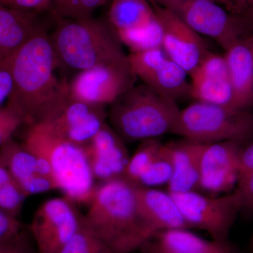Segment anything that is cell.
<instances>
[{
  "instance_id": "obj_37",
  "label": "cell",
  "mask_w": 253,
  "mask_h": 253,
  "mask_svg": "<svg viewBox=\"0 0 253 253\" xmlns=\"http://www.w3.org/2000/svg\"><path fill=\"white\" fill-rule=\"evenodd\" d=\"M253 171V141L245 144L240 151L239 174Z\"/></svg>"
},
{
  "instance_id": "obj_24",
  "label": "cell",
  "mask_w": 253,
  "mask_h": 253,
  "mask_svg": "<svg viewBox=\"0 0 253 253\" xmlns=\"http://www.w3.org/2000/svg\"><path fill=\"white\" fill-rule=\"evenodd\" d=\"M117 36L123 45L126 46L130 53L162 48V27L156 16L153 21L142 27L121 32L117 33Z\"/></svg>"
},
{
  "instance_id": "obj_19",
  "label": "cell",
  "mask_w": 253,
  "mask_h": 253,
  "mask_svg": "<svg viewBox=\"0 0 253 253\" xmlns=\"http://www.w3.org/2000/svg\"><path fill=\"white\" fill-rule=\"evenodd\" d=\"M173 166L172 179L168 184L170 194L196 191L199 188L200 165L204 143L183 138L167 143Z\"/></svg>"
},
{
  "instance_id": "obj_12",
  "label": "cell",
  "mask_w": 253,
  "mask_h": 253,
  "mask_svg": "<svg viewBox=\"0 0 253 253\" xmlns=\"http://www.w3.org/2000/svg\"><path fill=\"white\" fill-rule=\"evenodd\" d=\"M151 4L162 27L163 49L189 76L209 52L207 43L169 10Z\"/></svg>"
},
{
  "instance_id": "obj_5",
  "label": "cell",
  "mask_w": 253,
  "mask_h": 253,
  "mask_svg": "<svg viewBox=\"0 0 253 253\" xmlns=\"http://www.w3.org/2000/svg\"><path fill=\"white\" fill-rule=\"evenodd\" d=\"M180 111L176 101L142 83L110 105L108 118L124 142H141L173 134Z\"/></svg>"
},
{
  "instance_id": "obj_29",
  "label": "cell",
  "mask_w": 253,
  "mask_h": 253,
  "mask_svg": "<svg viewBox=\"0 0 253 253\" xmlns=\"http://www.w3.org/2000/svg\"><path fill=\"white\" fill-rule=\"evenodd\" d=\"M26 196L14 180L0 186V210L18 217Z\"/></svg>"
},
{
  "instance_id": "obj_22",
  "label": "cell",
  "mask_w": 253,
  "mask_h": 253,
  "mask_svg": "<svg viewBox=\"0 0 253 253\" xmlns=\"http://www.w3.org/2000/svg\"><path fill=\"white\" fill-rule=\"evenodd\" d=\"M107 20L116 34L148 24L156 17L149 0H110Z\"/></svg>"
},
{
  "instance_id": "obj_39",
  "label": "cell",
  "mask_w": 253,
  "mask_h": 253,
  "mask_svg": "<svg viewBox=\"0 0 253 253\" xmlns=\"http://www.w3.org/2000/svg\"><path fill=\"white\" fill-rule=\"evenodd\" d=\"M238 16L241 18L248 34L249 36L253 34V7Z\"/></svg>"
},
{
  "instance_id": "obj_11",
  "label": "cell",
  "mask_w": 253,
  "mask_h": 253,
  "mask_svg": "<svg viewBox=\"0 0 253 253\" xmlns=\"http://www.w3.org/2000/svg\"><path fill=\"white\" fill-rule=\"evenodd\" d=\"M128 58L136 78L151 89L176 102L191 98L188 73L163 48L130 53Z\"/></svg>"
},
{
  "instance_id": "obj_26",
  "label": "cell",
  "mask_w": 253,
  "mask_h": 253,
  "mask_svg": "<svg viewBox=\"0 0 253 253\" xmlns=\"http://www.w3.org/2000/svg\"><path fill=\"white\" fill-rule=\"evenodd\" d=\"M173 166L169 148L163 144L159 152L148 169L139 178L136 186L155 188L166 184L172 179Z\"/></svg>"
},
{
  "instance_id": "obj_18",
  "label": "cell",
  "mask_w": 253,
  "mask_h": 253,
  "mask_svg": "<svg viewBox=\"0 0 253 253\" xmlns=\"http://www.w3.org/2000/svg\"><path fill=\"white\" fill-rule=\"evenodd\" d=\"M236 109L249 110L253 105V53L249 36L241 38L224 54Z\"/></svg>"
},
{
  "instance_id": "obj_4",
  "label": "cell",
  "mask_w": 253,
  "mask_h": 253,
  "mask_svg": "<svg viewBox=\"0 0 253 253\" xmlns=\"http://www.w3.org/2000/svg\"><path fill=\"white\" fill-rule=\"evenodd\" d=\"M22 144L49 163L57 190L65 197L76 204H89L97 185L85 146L58 135L46 123L28 126Z\"/></svg>"
},
{
  "instance_id": "obj_45",
  "label": "cell",
  "mask_w": 253,
  "mask_h": 253,
  "mask_svg": "<svg viewBox=\"0 0 253 253\" xmlns=\"http://www.w3.org/2000/svg\"><path fill=\"white\" fill-rule=\"evenodd\" d=\"M0 6H1V4H0Z\"/></svg>"
},
{
  "instance_id": "obj_40",
  "label": "cell",
  "mask_w": 253,
  "mask_h": 253,
  "mask_svg": "<svg viewBox=\"0 0 253 253\" xmlns=\"http://www.w3.org/2000/svg\"><path fill=\"white\" fill-rule=\"evenodd\" d=\"M140 250L144 253H171L158 246L151 239L145 243Z\"/></svg>"
},
{
  "instance_id": "obj_20",
  "label": "cell",
  "mask_w": 253,
  "mask_h": 253,
  "mask_svg": "<svg viewBox=\"0 0 253 253\" xmlns=\"http://www.w3.org/2000/svg\"><path fill=\"white\" fill-rule=\"evenodd\" d=\"M41 14L0 6V58L12 56L32 37L46 29Z\"/></svg>"
},
{
  "instance_id": "obj_30",
  "label": "cell",
  "mask_w": 253,
  "mask_h": 253,
  "mask_svg": "<svg viewBox=\"0 0 253 253\" xmlns=\"http://www.w3.org/2000/svg\"><path fill=\"white\" fill-rule=\"evenodd\" d=\"M23 125L21 118L8 106H0V147Z\"/></svg>"
},
{
  "instance_id": "obj_38",
  "label": "cell",
  "mask_w": 253,
  "mask_h": 253,
  "mask_svg": "<svg viewBox=\"0 0 253 253\" xmlns=\"http://www.w3.org/2000/svg\"><path fill=\"white\" fill-rule=\"evenodd\" d=\"M224 9L234 16H240L253 7V0H222Z\"/></svg>"
},
{
  "instance_id": "obj_7",
  "label": "cell",
  "mask_w": 253,
  "mask_h": 253,
  "mask_svg": "<svg viewBox=\"0 0 253 253\" xmlns=\"http://www.w3.org/2000/svg\"><path fill=\"white\" fill-rule=\"evenodd\" d=\"M175 15L201 36L215 41L225 51L249 36L239 16L228 12L212 0H149Z\"/></svg>"
},
{
  "instance_id": "obj_3",
  "label": "cell",
  "mask_w": 253,
  "mask_h": 253,
  "mask_svg": "<svg viewBox=\"0 0 253 253\" xmlns=\"http://www.w3.org/2000/svg\"><path fill=\"white\" fill-rule=\"evenodd\" d=\"M50 35L60 66L79 71L110 64L130 66L123 44L107 20L54 18Z\"/></svg>"
},
{
  "instance_id": "obj_23",
  "label": "cell",
  "mask_w": 253,
  "mask_h": 253,
  "mask_svg": "<svg viewBox=\"0 0 253 253\" xmlns=\"http://www.w3.org/2000/svg\"><path fill=\"white\" fill-rule=\"evenodd\" d=\"M0 158L17 184L36 173V156L13 137L0 147Z\"/></svg>"
},
{
  "instance_id": "obj_15",
  "label": "cell",
  "mask_w": 253,
  "mask_h": 253,
  "mask_svg": "<svg viewBox=\"0 0 253 253\" xmlns=\"http://www.w3.org/2000/svg\"><path fill=\"white\" fill-rule=\"evenodd\" d=\"M189 76L191 98L195 101L236 109L224 55L209 51Z\"/></svg>"
},
{
  "instance_id": "obj_44",
  "label": "cell",
  "mask_w": 253,
  "mask_h": 253,
  "mask_svg": "<svg viewBox=\"0 0 253 253\" xmlns=\"http://www.w3.org/2000/svg\"><path fill=\"white\" fill-rule=\"evenodd\" d=\"M212 1H215L216 3H218V4L220 5H221V2H222V0H212Z\"/></svg>"
},
{
  "instance_id": "obj_31",
  "label": "cell",
  "mask_w": 253,
  "mask_h": 253,
  "mask_svg": "<svg viewBox=\"0 0 253 253\" xmlns=\"http://www.w3.org/2000/svg\"><path fill=\"white\" fill-rule=\"evenodd\" d=\"M235 189L241 201V212L253 214V171L239 174Z\"/></svg>"
},
{
  "instance_id": "obj_6",
  "label": "cell",
  "mask_w": 253,
  "mask_h": 253,
  "mask_svg": "<svg viewBox=\"0 0 253 253\" xmlns=\"http://www.w3.org/2000/svg\"><path fill=\"white\" fill-rule=\"evenodd\" d=\"M173 134L204 144L253 139V113L249 110L196 101L181 110Z\"/></svg>"
},
{
  "instance_id": "obj_16",
  "label": "cell",
  "mask_w": 253,
  "mask_h": 253,
  "mask_svg": "<svg viewBox=\"0 0 253 253\" xmlns=\"http://www.w3.org/2000/svg\"><path fill=\"white\" fill-rule=\"evenodd\" d=\"M84 146L95 180L102 183L123 178L130 156L112 126L105 123Z\"/></svg>"
},
{
  "instance_id": "obj_14",
  "label": "cell",
  "mask_w": 253,
  "mask_h": 253,
  "mask_svg": "<svg viewBox=\"0 0 253 253\" xmlns=\"http://www.w3.org/2000/svg\"><path fill=\"white\" fill-rule=\"evenodd\" d=\"M107 118L106 106L70 98L61 112L46 123L66 140L85 146L99 132Z\"/></svg>"
},
{
  "instance_id": "obj_28",
  "label": "cell",
  "mask_w": 253,
  "mask_h": 253,
  "mask_svg": "<svg viewBox=\"0 0 253 253\" xmlns=\"http://www.w3.org/2000/svg\"><path fill=\"white\" fill-rule=\"evenodd\" d=\"M109 0H53L51 14L54 18H91Z\"/></svg>"
},
{
  "instance_id": "obj_9",
  "label": "cell",
  "mask_w": 253,
  "mask_h": 253,
  "mask_svg": "<svg viewBox=\"0 0 253 253\" xmlns=\"http://www.w3.org/2000/svg\"><path fill=\"white\" fill-rule=\"evenodd\" d=\"M81 217L75 203L65 196L44 201L28 229L38 253H60L78 230Z\"/></svg>"
},
{
  "instance_id": "obj_17",
  "label": "cell",
  "mask_w": 253,
  "mask_h": 253,
  "mask_svg": "<svg viewBox=\"0 0 253 253\" xmlns=\"http://www.w3.org/2000/svg\"><path fill=\"white\" fill-rule=\"evenodd\" d=\"M135 195L138 212L150 239L161 231L191 229L170 193L135 185Z\"/></svg>"
},
{
  "instance_id": "obj_8",
  "label": "cell",
  "mask_w": 253,
  "mask_h": 253,
  "mask_svg": "<svg viewBox=\"0 0 253 253\" xmlns=\"http://www.w3.org/2000/svg\"><path fill=\"white\" fill-rule=\"evenodd\" d=\"M191 229L206 231L212 241L227 244L229 233L241 212L237 191L209 197L197 191L171 194Z\"/></svg>"
},
{
  "instance_id": "obj_27",
  "label": "cell",
  "mask_w": 253,
  "mask_h": 253,
  "mask_svg": "<svg viewBox=\"0 0 253 253\" xmlns=\"http://www.w3.org/2000/svg\"><path fill=\"white\" fill-rule=\"evenodd\" d=\"M60 253H115L91 231L82 215L81 224L74 235Z\"/></svg>"
},
{
  "instance_id": "obj_35",
  "label": "cell",
  "mask_w": 253,
  "mask_h": 253,
  "mask_svg": "<svg viewBox=\"0 0 253 253\" xmlns=\"http://www.w3.org/2000/svg\"><path fill=\"white\" fill-rule=\"evenodd\" d=\"M24 229V226L18 217L0 210V245L14 239Z\"/></svg>"
},
{
  "instance_id": "obj_25",
  "label": "cell",
  "mask_w": 253,
  "mask_h": 253,
  "mask_svg": "<svg viewBox=\"0 0 253 253\" xmlns=\"http://www.w3.org/2000/svg\"><path fill=\"white\" fill-rule=\"evenodd\" d=\"M162 145L158 138L141 141L134 154L129 158L123 179L136 185L139 178L157 156Z\"/></svg>"
},
{
  "instance_id": "obj_10",
  "label": "cell",
  "mask_w": 253,
  "mask_h": 253,
  "mask_svg": "<svg viewBox=\"0 0 253 253\" xmlns=\"http://www.w3.org/2000/svg\"><path fill=\"white\" fill-rule=\"evenodd\" d=\"M131 66L99 65L79 71L68 83L71 99L93 105H111L135 85Z\"/></svg>"
},
{
  "instance_id": "obj_42",
  "label": "cell",
  "mask_w": 253,
  "mask_h": 253,
  "mask_svg": "<svg viewBox=\"0 0 253 253\" xmlns=\"http://www.w3.org/2000/svg\"><path fill=\"white\" fill-rule=\"evenodd\" d=\"M249 249L250 252L253 253V234L252 236H251V240H250Z\"/></svg>"
},
{
  "instance_id": "obj_43",
  "label": "cell",
  "mask_w": 253,
  "mask_h": 253,
  "mask_svg": "<svg viewBox=\"0 0 253 253\" xmlns=\"http://www.w3.org/2000/svg\"><path fill=\"white\" fill-rule=\"evenodd\" d=\"M250 44H251V49H252L253 53V34L249 36Z\"/></svg>"
},
{
  "instance_id": "obj_34",
  "label": "cell",
  "mask_w": 253,
  "mask_h": 253,
  "mask_svg": "<svg viewBox=\"0 0 253 253\" xmlns=\"http://www.w3.org/2000/svg\"><path fill=\"white\" fill-rule=\"evenodd\" d=\"M53 0H0V4L9 9L28 12H50Z\"/></svg>"
},
{
  "instance_id": "obj_21",
  "label": "cell",
  "mask_w": 253,
  "mask_h": 253,
  "mask_svg": "<svg viewBox=\"0 0 253 253\" xmlns=\"http://www.w3.org/2000/svg\"><path fill=\"white\" fill-rule=\"evenodd\" d=\"M151 240L171 253H235L230 244L208 241L193 234L189 229L161 231Z\"/></svg>"
},
{
  "instance_id": "obj_33",
  "label": "cell",
  "mask_w": 253,
  "mask_h": 253,
  "mask_svg": "<svg viewBox=\"0 0 253 253\" xmlns=\"http://www.w3.org/2000/svg\"><path fill=\"white\" fill-rule=\"evenodd\" d=\"M0 253H38L29 231H21L14 239L0 245Z\"/></svg>"
},
{
  "instance_id": "obj_36",
  "label": "cell",
  "mask_w": 253,
  "mask_h": 253,
  "mask_svg": "<svg viewBox=\"0 0 253 253\" xmlns=\"http://www.w3.org/2000/svg\"><path fill=\"white\" fill-rule=\"evenodd\" d=\"M13 56V55H12ZM0 58V106L9 99L13 88L11 58Z\"/></svg>"
},
{
  "instance_id": "obj_1",
  "label": "cell",
  "mask_w": 253,
  "mask_h": 253,
  "mask_svg": "<svg viewBox=\"0 0 253 253\" xmlns=\"http://www.w3.org/2000/svg\"><path fill=\"white\" fill-rule=\"evenodd\" d=\"M60 67L50 35L43 30L11 58L13 88L6 106L28 126L56 117L70 99L68 83L58 78Z\"/></svg>"
},
{
  "instance_id": "obj_41",
  "label": "cell",
  "mask_w": 253,
  "mask_h": 253,
  "mask_svg": "<svg viewBox=\"0 0 253 253\" xmlns=\"http://www.w3.org/2000/svg\"><path fill=\"white\" fill-rule=\"evenodd\" d=\"M12 180V177H11L7 168L0 158V186Z\"/></svg>"
},
{
  "instance_id": "obj_2",
  "label": "cell",
  "mask_w": 253,
  "mask_h": 253,
  "mask_svg": "<svg viewBox=\"0 0 253 253\" xmlns=\"http://www.w3.org/2000/svg\"><path fill=\"white\" fill-rule=\"evenodd\" d=\"M83 219L115 253L140 250L150 240L138 212L135 185L121 178L96 186Z\"/></svg>"
},
{
  "instance_id": "obj_32",
  "label": "cell",
  "mask_w": 253,
  "mask_h": 253,
  "mask_svg": "<svg viewBox=\"0 0 253 253\" xmlns=\"http://www.w3.org/2000/svg\"><path fill=\"white\" fill-rule=\"evenodd\" d=\"M18 185L22 190L26 197L32 195L57 190V187L53 179L48 176L41 175L38 173L33 174L28 179L21 181L18 184Z\"/></svg>"
},
{
  "instance_id": "obj_13",
  "label": "cell",
  "mask_w": 253,
  "mask_h": 253,
  "mask_svg": "<svg viewBox=\"0 0 253 253\" xmlns=\"http://www.w3.org/2000/svg\"><path fill=\"white\" fill-rule=\"evenodd\" d=\"M245 143L225 141L205 145L199 188L213 194L229 193L237 184L240 151Z\"/></svg>"
}]
</instances>
